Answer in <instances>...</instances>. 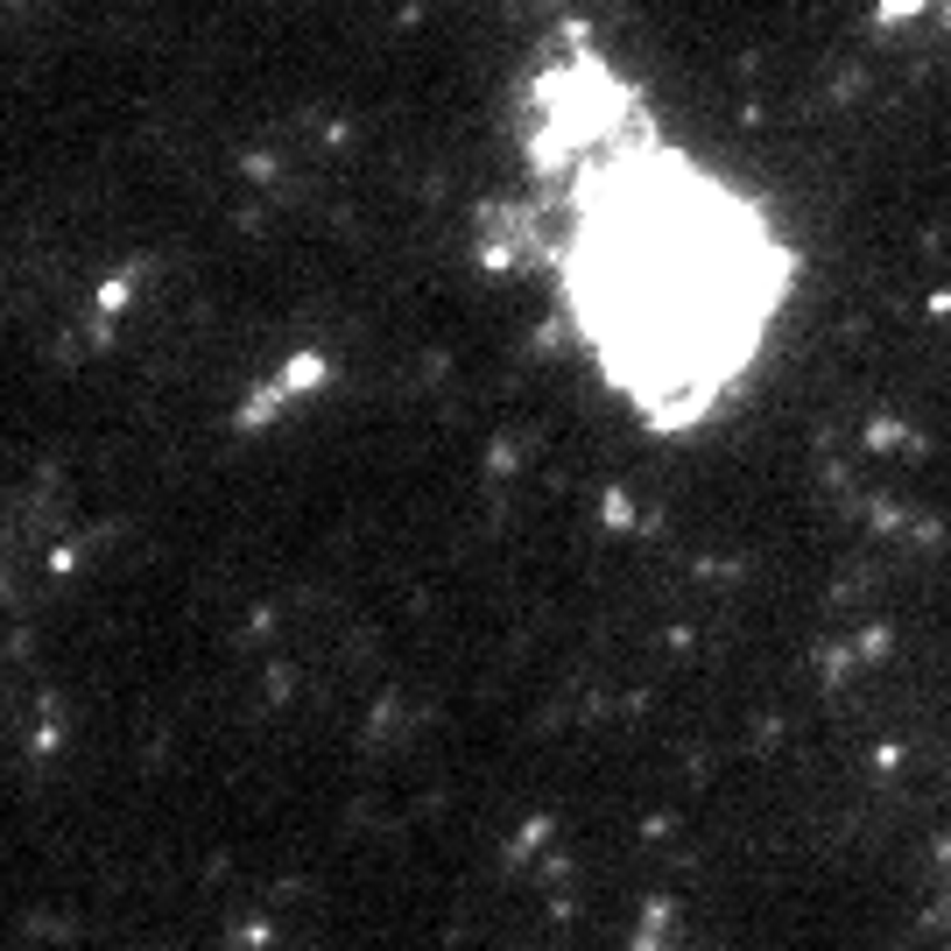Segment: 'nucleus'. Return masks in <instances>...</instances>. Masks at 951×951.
I'll return each instance as SVG.
<instances>
[{
    "instance_id": "1",
    "label": "nucleus",
    "mask_w": 951,
    "mask_h": 951,
    "mask_svg": "<svg viewBox=\"0 0 951 951\" xmlns=\"http://www.w3.org/2000/svg\"><path fill=\"white\" fill-rule=\"evenodd\" d=\"M543 156L557 169L550 269L571 338L641 424H706L790 311L796 261L775 212L670 148L593 56L550 71Z\"/></svg>"
}]
</instances>
